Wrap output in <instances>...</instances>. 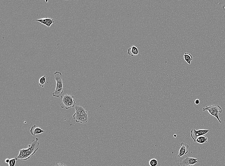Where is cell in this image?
<instances>
[{
	"label": "cell",
	"mask_w": 225,
	"mask_h": 166,
	"mask_svg": "<svg viewBox=\"0 0 225 166\" xmlns=\"http://www.w3.org/2000/svg\"><path fill=\"white\" fill-rule=\"evenodd\" d=\"M180 145L181 147L179 150V154L178 155L180 158L188 153L189 147V146L186 143H182Z\"/></svg>",
	"instance_id": "ba28073f"
},
{
	"label": "cell",
	"mask_w": 225,
	"mask_h": 166,
	"mask_svg": "<svg viewBox=\"0 0 225 166\" xmlns=\"http://www.w3.org/2000/svg\"><path fill=\"white\" fill-rule=\"evenodd\" d=\"M18 159L17 157H15L10 160L9 163L8 164L9 165L7 166H15Z\"/></svg>",
	"instance_id": "2e32d148"
},
{
	"label": "cell",
	"mask_w": 225,
	"mask_h": 166,
	"mask_svg": "<svg viewBox=\"0 0 225 166\" xmlns=\"http://www.w3.org/2000/svg\"><path fill=\"white\" fill-rule=\"evenodd\" d=\"M54 74L56 87L55 90L52 95L53 97L59 98L63 94L64 91L62 76V74L59 72H56Z\"/></svg>",
	"instance_id": "7a4b0ae2"
},
{
	"label": "cell",
	"mask_w": 225,
	"mask_h": 166,
	"mask_svg": "<svg viewBox=\"0 0 225 166\" xmlns=\"http://www.w3.org/2000/svg\"><path fill=\"white\" fill-rule=\"evenodd\" d=\"M197 160L196 158L188 156L181 157L179 159L177 165L178 166H190L198 163Z\"/></svg>",
	"instance_id": "5b68a950"
},
{
	"label": "cell",
	"mask_w": 225,
	"mask_h": 166,
	"mask_svg": "<svg viewBox=\"0 0 225 166\" xmlns=\"http://www.w3.org/2000/svg\"><path fill=\"white\" fill-rule=\"evenodd\" d=\"M76 113L77 114H84L88 113L85 109L81 106H76L75 107Z\"/></svg>",
	"instance_id": "7c38bea8"
},
{
	"label": "cell",
	"mask_w": 225,
	"mask_h": 166,
	"mask_svg": "<svg viewBox=\"0 0 225 166\" xmlns=\"http://www.w3.org/2000/svg\"><path fill=\"white\" fill-rule=\"evenodd\" d=\"M74 119L77 123H86L88 120V113L84 114H77L75 113L73 116Z\"/></svg>",
	"instance_id": "52a82bcc"
},
{
	"label": "cell",
	"mask_w": 225,
	"mask_h": 166,
	"mask_svg": "<svg viewBox=\"0 0 225 166\" xmlns=\"http://www.w3.org/2000/svg\"><path fill=\"white\" fill-rule=\"evenodd\" d=\"M139 51L137 47L135 45H132L128 50L127 54L131 56H137L139 54Z\"/></svg>",
	"instance_id": "8fae6325"
},
{
	"label": "cell",
	"mask_w": 225,
	"mask_h": 166,
	"mask_svg": "<svg viewBox=\"0 0 225 166\" xmlns=\"http://www.w3.org/2000/svg\"><path fill=\"white\" fill-rule=\"evenodd\" d=\"M149 164L150 166H157L158 164V161L156 159H152L150 160Z\"/></svg>",
	"instance_id": "e0dca14e"
},
{
	"label": "cell",
	"mask_w": 225,
	"mask_h": 166,
	"mask_svg": "<svg viewBox=\"0 0 225 166\" xmlns=\"http://www.w3.org/2000/svg\"><path fill=\"white\" fill-rule=\"evenodd\" d=\"M203 111L207 110L210 115L215 117L220 123H222V122L220 119L218 114L222 113L223 112V110L222 108L219 106L217 105H211L203 108Z\"/></svg>",
	"instance_id": "277c9868"
},
{
	"label": "cell",
	"mask_w": 225,
	"mask_h": 166,
	"mask_svg": "<svg viewBox=\"0 0 225 166\" xmlns=\"http://www.w3.org/2000/svg\"><path fill=\"white\" fill-rule=\"evenodd\" d=\"M54 166H67L62 162H60L59 163H56Z\"/></svg>",
	"instance_id": "ac0fdd59"
},
{
	"label": "cell",
	"mask_w": 225,
	"mask_h": 166,
	"mask_svg": "<svg viewBox=\"0 0 225 166\" xmlns=\"http://www.w3.org/2000/svg\"><path fill=\"white\" fill-rule=\"evenodd\" d=\"M39 140L37 138L36 140L32 141L31 144L28 146L27 149L20 150L17 157L18 159L26 161L29 159L31 156L34 155L39 148Z\"/></svg>",
	"instance_id": "6da1fadb"
},
{
	"label": "cell",
	"mask_w": 225,
	"mask_h": 166,
	"mask_svg": "<svg viewBox=\"0 0 225 166\" xmlns=\"http://www.w3.org/2000/svg\"><path fill=\"white\" fill-rule=\"evenodd\" d=\"M46 76H43L40 78L39 80V84L40 87L43 88L46 82Z\"/></svg>",
	"instance_id": "9a60e30c"
},
{
	"label": "cell",
	"mask_w": 225,
	"mask_h": 166,
	"mask_svg": "<svg viewBox=\"0 0 225 166\" xmlns=\"http://www.w3.org/2000/svg\"><path fill=\"white\" fill-rule=\"evenodd\" d=\"M74 97L69 94H65L61 96V103L60 105L61 108H65L67 110L74 107L76 102L73 98Z\"/></svg>",
	"instance_id": "3957f363"
},
{
	"label": "cell",
	"mask_w": 225,
	"mask_h": 166,
	"mask_svg": "<svg viewBox=\"0 0 225 166\" xmlns=\"http://www.w3.org/2000/svg\"><path fill=\"white\" fill-rule=\"evenodd\" d=\"M36 21L41 23L48 27H50L54 22L53 19L47 17L37 20Z\"/></svg>",
	"instance_id": "30bf717a"
},
{
	"label": "cell",
	"mask_w": 225,
	"mask_h": 166,
	"mask_svg": "<svg viewBox=\"0 0 225 166\" xmlns=\"http://www.w3.org/2000/svg\"><path fill=\"white\" fill-rule=\"evenodd\" d=\"M195 103L196 105H198L200 103V101L199 99H196L195 101Z\"/></svg>",
	"instance_id": "d6986e66"
},
{
	"label": "cell",
	"mask_w": 225,
	"mask_h": 166,
	"mask_svg": "<svg viewBox=\"0 0 225 166\" xmlns=\"http://www.w3.org/2000/svg\"><path fill=\"white\" fill-rule=\"evenodd\" d=\"M45 132V130L35 125L32 126L30 130L31 135L34 136L38 135V134L42 133Z\"/></svg>",
	"instance_id": "9c48e42d"
},
{
	"label": "cell",
	"mask_w": 225,
	"mask_h": 166,
	"mask_svg": "<svg viewBox=\"0 0 225 166\" xmlns=\"http://www.w3.org/2000/svg\"><path fill=\"white\" fill-rule=\"evenodd\" d=\"M10 160L9 159H6L5 160V162L7 164H9V162H10Z\"/></svg>",
	"instance_id": "ffe728a7"
},
{
	"label": "cell",
	"mask_w": 225,
	"mask_h": 166,
	"mask_svg": "<svg viewBox=\"0 0 225 166\" xmlns=\"http://www.w3.org/2000/svg\"><path fill=\"white\" fill-rule=\"evenodd\" d=\"M207 141V138L205 136H203L197 138L195 142L199 144H203L205 143H206Z\"/></svg>",
	"instance_id": "4fadbf2b"
},
{
	"label": "cell",
	"mask_w": 225,
	"mask_h": 166,
	"mask_svg": "<svg viewBox=\"0 0 225 166\" xmlns=\"http://www.w3.org/2000/svg\"><path fill=\"white\" fill-rule=\"evenodd\" d=\"M184 59L185 60L189 65L191 64V61L193 60V58L192 55L188 53H185L184 55Z\"/></svg>",
	"instance_id": "5bb4252c"
},
{
	"label": "cell",
	"mask_w": 225,
	"mask_h": 166,
	"mask_svg": "<svg viewBox=\"0 0 225 166\" xmlns=\"http://www.w3.org/2000/svg\"><path fill=\"white\" fill-rule=\"evenodd\" d=\"M209 132V130H208L199 129L197 130L195 129H192L191 131V136L195 142L199 137L206 135Z\"/></svg>",
	"instance_id": "8992f818"
}]
</instances>
